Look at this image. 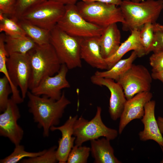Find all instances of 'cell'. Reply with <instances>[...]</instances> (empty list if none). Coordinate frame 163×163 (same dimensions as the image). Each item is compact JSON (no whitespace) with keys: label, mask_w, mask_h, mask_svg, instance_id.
Wrapping results in <instances>:
<instances>
[{"label":"cell","mask_w":163,"mask_h":163,"mask_svg":"<svg viewBox=\"0 0 163 163\" xmlns=\"http://www.w3.org/2000/svg\"><path fill=\"white\" fill-rule=\"evenodd\" d=\"M0 32L11 36H26L18 21L0 13Z\"/></svg>","instance_id":"cell-25"},{"label":"cell","mask_w":163,"mask_h":163,"mask_svg":"<svg viewBox=\"0 0 163 163\" xmlns=\"http://www.w3.org/2000/svg\"><path fill=\"white\" fill-rule=\"evenodd\" d=\"M17 0H0V13L12 18L14 14Z\"/></svg>","instance_id":"cell-33"},{"label":"cell","mask_w":163,"mask_h":163,"mask_svg":"<svg viewBox=\"0 0 163 163\" xmlns=\"http://www.w3.org/2000/svg\"><path fill=\"white\" fill-rule=\"evenodd\" d=\"M154 31L155 30H159L163 32V25L156 22L153 24Z\"/></svg>","instance_id":"cell-39"},{"label":"cell","mask_w":163,"mask_h":163,"mask_svg":"<svg viewBox=\"0 0 163 163\" xmlns=\"http://www.w3.org/2000/svg\"><path fill=\"white\" fill-rule=\"evenodd\" d=\"M149 60L152 72H163V52L153 53Z\"/></svg>","instance_id":"cell-32"},{"label":"cell","mask_w":163,"mask_h":163,"mask_svg":"<svg viewBox=\"0 0 163 163\" xmlns=\"http://www.w3.org/2000/svg\"><path fill=\"white\" fill-rule=\"evenodd\" d=\"M154 31V37L150 52L153 53L163 52V32L159 30Z\"/></svg>","instance_id":"cell-34"},{"label":"cell","mask_w":163,"mask_h":163,"mask_svg":"<svg viewBox=\"0 0 163 163\" xmlns=\"http://www.w3.org/2000/svg\"><path fill=\"white\" fill-rule=\"evenodd\" d=\"M155 106L154 100H151L145 104L144 114L141 119L144 124V129L139 135L141 140H153L163 147V137L155 116Z\"/></svg>","instance_id":"cell-16"},{"label":"cell","mask_w":163,"mask_h":163,"mask_svg":"<svg viewBox=\"0 0 163 163\" xmlns=\"http://www.w3.org/2000/svg\"><path fill=\"white\" fill-rule=\"evenodd\" d=\"M80 38L69 35L56 25L50 31V43L62 64L69 69L82 67Z\"/></svg>","instance_id":"cell-4"},{"label":"cell","mask_w":163,"mask_h":163,"mask_svg":"<svg viewBox=\"0 0 163 163\" xmlns=\"http://www.w3.org/2000/svg\"><path fill=\"white\" fill-rule=\"evenodd\" d=\"M46 149L37 152L26 151L24 146L20 144L15 145L13 152L9 155L1 159L0 163H16L25 157L34 158L44 153Z\"/></svg>","instance_id":"cell-26"},{"label":"cell","mask_w":163,"mask_h":163,"mask_svg":"<svg viewBox=\"0 0 163 163\" xmlns=\"http://www.w3.org/2000/svg\"><path fill=\"white\" fill-rule=\"evenodd\" d=\"M92 83L100 86H105L110 94L109 112L111 119L114 121L120 118L127 101L121 86L115 80L99 77L93 75L91 77Z\"/></svg>","instance_id":"cell-13"},{"label":"cell","mask_w":163,"mask_h":163,"mask_svg":"<svg viewBox=\"0 0 163 163\" xmlns=\"http://www.w3.org/2000/svg\"><path fill=\"white\" fill-rule=\"evenodd\" d=\"M81 14L88 22L104 28L114 23L125 22L120 7L115 5L82 1L76 4Z\"/></svg>","instance_id":"cell-5"},{"label":"cell","mask_w":163,"mask_h":163,"mask_svg":"<svg viewBox=\"0 0 163 163\" xmlns=\"http://www.w3.org/2000/svg\"><path fill=\"white\" fill-rule=\"evenodd\" d=\"M78 118L77 115L74 117L70 116L63 125L53 126L50 129L51 131L58 130L61 133L62 136L58 141V146L56 151V157L59 163L67 162L69 154L74 146L75 137L72 136L73 126Z\"/></svg>","instance_id":"cell-15"},{"label":"cell","mask_w":163,"mask_h":163,"mask_svg":"<svg viewBox=\"0 0 163 163\" xmlns=\"http://www.w3.org/2000/svg\"><path fill=\"white\" fill-rule=\"evenodd\" d=\"M90 152V148L74 145L68 155V163H86Z\"/></svg>","instance_id":"cell-28"},{"label":"cell","mask_w":163,"mask_h":163,"mask_svg":"<svg viewBox=\"0 0 163 163\" xmlns=\"http://www.w3.org/2000/svg\"><path fill=\"white\" fill-rule=\"evenodd\" d=\"M86 2H98L112 4L116 6H120L123 0H82Z\"/></svg>","instance_id":"cell-35"},{"label":"cell","mask_w":163,"mask_h":163,"mask_svg":"<svg viewBox=\"0 0 163 163\" xmlns=\"http://www.w3.org/2000/svg\"><path fill=\"white\" fill-rule=\"evenodd\" d=\"M60 3L65 5L76 4L78 0H53Z\"/></svg>","instance_id":"cell-37"},{"label":"cell","mask_w":163,"mask_h":163,"mask_svg":"<svg viewBox=\"0 0 163 163\" xmlns=\"http://www.w3.org/2000/svg\"><path fill=\"white\" fill-rule=\"evenodd\" d=\"M98 37L80 38L81 58L93 68L107 70L105 59L101 54Z\"/></svg>","instance_id":"cell-17"},{"label":"cell","mask_w":163,"mask_h":163,"mask_svg":"<svg viewBox=\"0 0 163 163\" xmlns=\"http://www.w3.org/2000/svg\"><path fill=\"white\" fill-rule=\"evenodd\" d=\"M28 54L31 68L29 89L31 90L44 78L56 74L62 64L50 43L36 44Z\"/></svg>","instance_id":"cell-3"},{"label":"cell","mask_w":163,"mask_h":163,"mask_svg":"<svg viewBox=\"0 0 163 163\" xmlns=\"http://www.w3.org/2000/svg\"><path fill=\"white\" fill-rule=\"evenodd\" d=\"M152 79L151 74L145 66L133 64L116 82L122 87L128 100L139 93L150 91Z\"/></svg>","instance_id":"cell-9"},{"label":"cell","mask_w":163,"mask_h":163,"mask_svg":"<svg viewBox=\"0 0 163 163\" xmlns=\"http://www.w3.org/2000/svg\"><path fill=\"white\" fill-rule=\"evenodd\" d=\"M27 107L33 116L34 122L39 128H42L45 137L49 135L50 129L58 125L65 110L71 103L63 91L60 98L55 100L45 96L40 97L28 91Z\"/></svg>","instance_id":"cell-1"},{"label":"cell","mask_w":163,"mask_h":163,"mask_svg":"<svg viewBox=\"0 0 163 163\" xmlns=\"http://www.w3.org/2000/svg\"><path fill=\"white\" fill-rule=\"evenodd\" d=\"M65 5V11L56 25L69 35L79 38L99 37L104 28L91 23L80 13L76 4Z\"/></svg>","instance_id":"cell-7"},{"label":"cell","mask_w":163,"mask_h":163,"mask_svg":"<svg viewBox=\"0 0 163 163\" xmlns=\"http://www.w3.org/2000/svg\"><path fill=\"white\" fill-rule=\"evenodd\" d=\"M152 94L150 91L139 93L127 100L120 117L118 133H122L126 126L135 119H141L144 114L146 104L151 100Z\"/></svg>","instance_id":"cell-14"},{"label":"cell","mask_w":163,"mask_h":163,"mask_svg":"<svg viewBox=\"0 0 163 163\" xmlns=\"http://www.w3.org/2000/svg\"><path fill=\"white\" fill-rule=\"evenodd\" d=\"M57 147L53 146L47 150L43 154L34 158L22 160V163H55L58 161L56 156Z\"/></svg>","instance_id":"cell-29"},{"label":"cell","mask_w":163,"mask_h":163,"mask_svg":"<svg viewBox=\"0 0 163 163\" xmlns=\"http://www.w3.org/2000/svg\"><path fill=\"white\" fill-rule=\"evenodd\" d=\"M102 109L97 106L94 117L88 121L81 116L76 120L73 126V135L75 137V145L79 146L88 141L103 137L113 140L117 136L116 129L107 127L101 119Z\"/></svg>","instance_id":"cell-6"},{"label":"cell","mask_w":163,"mask_h":163,"mask_svg":"<svg viewBox=\"0 0 163 163\" xmlns=\"http://www.w3.org/2000/svg\"><path fill=\"white\" fill-rule=\"evenodd\" d=\"M133 2H139L145 0H130Z\"/></svg>","instance_id":"cell-40"},{"label":"cell","mask_w":163,"mask_h":163,"mask_svg":"<svg viewBox=\"0 0 163 163\" xmlns=\"http://www.w3.org/2000/svg\"><path fill=\"white\" fill-rule=\"evenodd\" d=\"M160 130L162 134H163V118L158 117L157 120Z\"/></svg>","instance_id":"cell-38"},{"label":"cell","mask_w":163,"mask_h":163,"mask_svg":"<svg viewBox=\"0 0 163 163\" xmlns=\"http://www.w3.org/2000/svg\"><path fill=\"white\" fill-rule=\"evenodd\" d=\"M98 40L101 54L104 59H107L113 55L121 44V33L117 23L104 28Z\"/></svg>","instance_id":"cell-19"},{"label":"cell","mask_w":163,"mask_h":163,"mask_svg":"<svg viewBox=\"0 0 163 163\" xmlns=\"http://www.w3.org/2000/svg\"><path fill=\"white\" fill-rule=\"evenodd\" d=\"M9 81L4 75L0 78V112L2 113L6 109L9 99L8 96L12 93Z\"/></svg>","instance_id":"cell-30"},{"label":"cell","mask_w":163,"mask_h":163,"mask_svg":"<svg viewBox=\"0 0 163 163\" xmlns=\"http://www.w3.org/2000/svg\"><path fill=\"white\" fill-rule=\"evenodd\" d=\"M154 31L153 24L147 23L139 30V37L146 54L150 52L151 47L153 40Z\"/></svg>","instance_id":"cell-27"},{"label":"cell","mask_w":163,"mask_h":163,"mask_svg":"<svg viewBox=\"0 0 163 163\" xmlns=\"http://www.w3.org/2000/svg\"><path fill=\"white\" fill-rule=\"evenodd\" d=\"M151 75L153 79L160 80L163 84V72L157 73L152 72Z\"/></svg>","instance_id":"cell-36"},{"label":"cell","mask_w":163,"mask_h":163,"mask_svg":"<svg viewBox=\"0 0 163 163\" xmlns=\"http://www.w3.org/2000/svg\"><path fill=\"white\" fill-rule=\"evenodd\" d=\"M120 8L125 22L122 29L125 31L140 30L148 22L156 23L163 10V0H145L135 2L130 0H123Z\"/></svg>","instance_id":"cell-2"},{"label":"cell","mask_w":163,"mask_h":163,"mask_svg":"<svg viewBox=\"0 0 163 163\" xmlns=\"http://www.w3.org/2000/svg\"><path fill=\"white\" fill-rule=\"evenodd\" d=\"M65 11V5L53 0H47L29 9L19 20H25L51 31L57 25Z\"/></svg>","instance_id":"cell-8"},{"label":"cell","mask_w":163,"mask_h":163,"mask_svg":"<svg viewBox=\"0 0 163 163\" xmlns=\"http://www.w3.org/2000/svg\"><path fill=\"white\" fill-rule=\"evenodd\" d=\"M5 34L1 33L0 34V72L2 73L8 80L12 90L11 98L17 104L23 102L24 99L21 96L20 91L18 87L11 81L9 76L6 65L8 55L5 46Z\"/></svg>","instance_id":"cell-24"},{"label":"cell","mask_w":163,"mask_h":163,"mask_svg":"<svg viewBox=\"0 0 163 163\" xmlns=\"http://www.w3.org/2000/svg\"><path fill=\"white\" fill-rule=\"evenodd\" d=\"M139 31V30L138 29L131 31L130 35L124 42L120 44L116 53L111 56L105 59L108 69L121 59L122 57L129 51L133 50L136 51L139 57L146 55L140 40Z\"/></svg>","instance_id":"cell-18"},{"label":"cell","mask_w":163,"mask_h":163,"mask_svg":"<svg viewBox=\"0 0 163 163\" xmlns=\"http://www.w3.org/2000/svg\"><path fill=\"white\" fill-rule=\"evenodd\" d=\"M69 69L65 64H62L56 75L44 78L30 92L36 95L45 96L55 100H59L62 94V90L70 87L66 77Z\"/></svg>","instance_id":"cell-12"},{"label":"cell","mask_w":163,"mask_h":163,"mask_svg":"<svg viewBox=\"0 0 163 163\" xmlns=\"http://www.w3.org/2000/svg\"><path fill=\"white\" fill-rule=\"evenodd\" d=\"M5 35V46L8 57L14 53L26 54L36 45L27 35L11 36Z\"/></svg>","instance_id":"cell-21"},{"label":"cell","mask_w":163,"mask_h":163,"mask_svg":"<svg viewBox=\"0 0 163 163\" xmlns=\"http://www.w3.org/2000/svg\"><path fill=\"white\" fill-rule=\"evenodd\" d=\"M110 140L104 137L90 141V152L95 163H120L114 155Z\"/></svg>","instance_id":"cell-20"},{"label":"cell","mask_w":163,"mask_h":163,"mask_svg":"<svg viewBox=\"0 0 163 163\" xmlns=\"http://www.w3.org/2000/svg\"><path fill=\"white\" fill-rule=\"evenodd\" d=\"M6 65L10 79L18 87L21 96L24 99L27 96L31 75V68L28 53H14L7 57Z\"/></svg>","instance_id":"cell-10"},{"label":"cell","mask_w":163,"mask_h":163,"mask_svg":"<svg viewBox=\"0 0 163 163\" xmlns=\"http://www.w3.org/2000/svg\"><path fill=\"white\" fill-rule=\"evenodd\" d=\"M137 57L136 52L133 51L128 58L121 59L110 69L105 71H96L94 75L98 77L111 79L116 81L130 67Z\"/></svg>","instance_id":"cell-22"},{"label":"cell","mask_w":163,"mask_h":163,"mask_svg":"<svg viewBox=\"0 0 163 163\" xmlns=\"http://www.w3.org/2000/svg\"><path fill=\"white\" fill-rule=\"evenodd\" d=\"M18 22L26 35L36 44L41 45L50 43V31L24 20L19 19Z\"/></svg>","instance_id":"cell-23"},{"label":"cell","mask_w":163,"mask_h":163,"mask_svg":"<svg viewBox=\"0 0 163 163\" xmlns=\"http://www.w3.org/2000/svg\"><path fill=\"white\" fill-rule=\"evenodd\" d=\"M18 104L10 98L6 109L0 115V135L8 138L15 146L20 144L24 134L17 123L21 117Z\"/></svg>","instance_id":"cell-11"},{"label":"cell","mask_w":163,"mask_h":163,"mask_svg":"<svg viewBox=\"0 0 163 163\" xmlns=\"http://www.w3.org/2000/svg\"><path fill=\"white\" fill-rule=\"evenodd\" d=\"M47 0H17L15 12L12 18L18 21L22 15L30 8Z\"/></svg>","instance_id":"cell-31"}]
</instances>
